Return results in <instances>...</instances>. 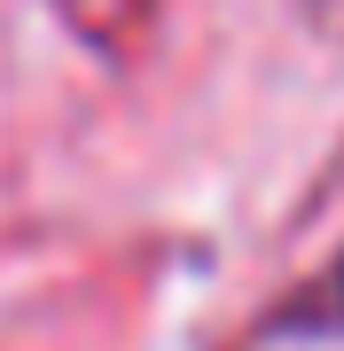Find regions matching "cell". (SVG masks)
I'll use <instances>...</instances> for the list:
<instances>
[{
    "mask_svg": "<svg viewBox=\"0 0 344 351\" xmlns=\"http://www.w3.org/2000/svg\"><path fill=\"white\" fill-rule=\"evenodd\" d=\"M321 328L344 336V258H336V274H329V297H321Z\"/></svg>",
    "mask_w": 344,
    "mask_h": 351,
    "instance_id": "cell-1",
    "label": "cell"
}]
</instances>
